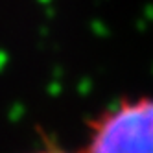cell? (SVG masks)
<instances>
[{
  "instance_id": "obj_1",
  "label": "cell",
  "mask_w": 153,
  "mask_h": 153,
  "mask_svg": "<svg viewBox=\"0 0 153 153\" xmlns=\"http://www.w3.org/2000/svg\"><path fill=\"white\" fill-rule=\"evenodd\" d=\"M81 153H153V96L124 98L92 116Z\"/></svg>"
},
{
  "instance_id": "obj_2",
  "label": "cell",
  "mask_w": 153,
  "mask_h": 153,
  "mask_svg": "<svg viewBox=\"0 0 153 153\" xmlns=\"http://www.w3.org/2000/svg\"><path fill=\"white\" fill-rule=\"evenodd\" d=\"M30 153H70V151L57 149V148H45V149H37V151H30Z\"/></svg>"
}]
</instances>
